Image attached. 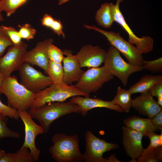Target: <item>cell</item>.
Here are the masks:
<instances>
[{
  "instance_id": "f6af8a7d",
  "label": "cell",
  "mask_w": 162,
  "mask_h": 162,
  "mask_svg": "<svg viewBox=\"0 0 162 162\" xmlns=\"http://www.w3.org/2000/svg\"><path fill=\"white\" fill-rule=\"evenodd\" d=\"M1 114V112H0V114Z\"/></svg>"
},
{
  "instance_id": "8fae6325",
  "label": "cell",
  "mask_w": 162,
  "mask_h": 162,
  "mask_svg": "<svg viewBox=\"0 0 162 162\" xmlns=\"http://www.w3.org/2000/svg\"><path fill=\"white\" fill-rule=\"evenodd\" d=\"M19 71L20 83L32 92L36 93L53 83L48 76L36 70L28 63L24 62Z\"/></svg>"
},
{
  "instance_id": "d590c367",
  "label": "cell",
  "mask_w": 162,
  "mask_h": 162,
  "mask_svg": "<svg viewBox=\"0 0 162 162\" xmlns=\"http://www.w3.org/2000/svg\"><path fill=\"white\" fill-rule=\"evenodd\" d=\"M150 118L157 130H160L162 131V110L153 117Z\"/></svg>"
},
{
  "instance_id": "7bdbcfd3",
  "label": "cell",
  "mask_w": 162,
  "mask_h": 162,
  "mask_svg": "<svg viewBox=\"0 0 162 162\" xmlns=\"http://www.w3.org/2000/svg\"><path fill=\"white\" fill-rule=\"evenodd\" d=\"M5 152L4 151L0 148V159L3 156Z\"/></svg>"
},
{
  "instance_id": "e575fe53",
  "label": "cell",
  "mask_w": 162,
  "mask_h": 162,
  "mask_svg": "<svg viewBox=\"0 0 162 162\" xmlns=\"http://www.w3.org/2000/svg\"><path fill=\"white\" fill-rule=\"evenodd\" d=\"M50 28L58 36L62 35L63 38H65L63 31V26L59 20L54 19Z\"/></svg>"
},
{
  "instance_id": "9c48e42d",
  "label": "cell",
  "mask_w": 162,
  "mask_h": 162,
  "mask_svg": "<svg viewBox=\"0 0 162 162\" xmlns=\"http://www.w3.org/2000/svg\"><path fill=\"white\" fill-rule=\"evenodd\" d=\"M85 138L86 144L83 156L85 162H108L107 158L103 157L104 153L119 147L117 144L99 138L89 130L86 132Z\"/></svg>"
},
{
  "instance_id": "4dcf8cb0",
  "label": "cell",
  "mask_w": 162,
  "mask_h": 162,
  "mask_svg": "<svg viewBox=\"0 0 162 162\" xmlns=\"http://www.w3.org/2000/svg\"><path fill=\"white\" fill-rule=\"evenodd\" d=\"M13 45L12 42L4 30L2 25H0V58L3 56L6 48Z\"/></svg>"
},
{
  "instance_id": "5b68a950",
  "label": "cell",
  "mask_w": 162,
  "mask_h": 162,
  "mask_svg": "<svg viewBox=\"0 0 162 162\" xmlns=\"http://www.w3.org/2000/svg\"><path fill=\"white\" fill-rule=\"evenodd\" d=\"M83 27L94 30L104 35L111 46L122 54L128 63L135 66H142L143 60L142 54L136 46L125 40L119 33L105 31L94 26L84 25Z\"/></svg>"
},
{
  "instance_id": "ffe728a7",
  "label": "cell",
  "mask_w": 162,
  "mask_h": 162,
  "mask_svg": "<svg viewBox=\"0 0 162 162\" xmlns=\"http://www.w3.org/2000/svg\"><path fill=\"white\" fill-rule=\"evenodd\" d=\"M161 82L162 75H146L143 76L137 82L130 86L128 90L132 94L138 93H144L149 92L154 86Z\"/></svg>"
},
{
  "instance_id": "60d3db41",
  "label": "cell",
  "mask_w": 162,
  "mask_h": 162,
  "mask_svg": "<svg viewBox=\"0 0 162 162\" xmlns=\"http://www.w3.org/2000/svg\"><path fill=\"white\" fill-rule=\"evenodd\" d=\"M70 0H58V4L60 5L65 3Z\"/></svg>"
},
{
  "instance_id": "b9f144b4",
  "label": "cell",
  "mask_w": 162,
  "mask_h": 162,
  "mask_svg": "<svg viewBox=\"0 0 162 162\" xmlns=\"http://www.w3.org/2000/svg\"><path fill=\"white\" fill-rule=\"evenodd\" d=\"M4 79V78L3 76L0 73V89Z\"/></svg>"
},
{
  "instance_id": "603a6c76",
  "label": "cell",
  "mask_w": 162,
  "mask_h": 162,
  "mask_svg": "<svg viewBox=\"0 0 162 162\" xmlns=\"http://www.w3.org/2000/svg\"><path fill=\"white\" fill-rule=\"evenodd\" d=\"M95 20L98 24L105 28H110L114 21L111 15L110 3H105L101 5L96 12Z\"/></svg>"
},
{
  "instance_id": "6da1fadb",
  "label": "cell",
  "mask_w": 162,
  "mask_h": 162,
  "mask_svg": "<svg viewBox=\"0 0 162 162\" xmlns=\"http://www.w3.org/2000/svg\"><path fill=\"white\" fill-rule=\"evenodd\" d=\"M53 145L49 149L52 158L57 162L84 161L79 148V139L76 134L68 135L63 133L54 134Z\"/></svg>"
},
{
  "instance_id": "484cf974",
  "label": "cell",
  "mask_w": 162,
  "mask_h": 162,
  "mask_svg": "<svg viewBox=\"0 0 162 162\" xmlns=\"http://www.w3.org/2000/svg\"><path fill=\"white\" fill-rule=\"evenodd\" d=\"M28 0H0V10L4 11L8 17L14 14Z\"/></svg>"
},
{
  "instance_id": "d4e9b609",
  "label": "cell",
  "mask_w": 162,
  "mask_h": 162,
  "mask_svg": "<svg viewBox=\"0 0 162 162\" xmlns=\"http://www.w3.org/2000/svg\"><path fill=\"white\" fill-rule=\"evenodd\" d=\"M47 74L53 83L63 82L64 70L62 63H56L50 60Z\"/></svg>"
},
{
  "instance_id": "277c9868",
  "label": "cell",
  "mask_w": 162,
  "mask_h": 162,
  "mask_svg": "<svg viewBox=\"0 0 162 162\" xmlns=\"http://www.w3.org/2000/svg\"><path fill=\"white\" fill-rule=\"evenodd\" d=\"M76 96H90L80 91L75 85H68L63 82L60 83H53L35 93L34 100L30 109L37 108L51 102L65 101Z\"/></svg>"
},
{
  "instance_id": "d6986e66",
  "label": "cell",
  "mask_w": 162,
  "mask_h": 162,
  "mask_svg": "<svg viewBox=\"0 0 162 162\" xmlns=\"http://www.w3.org/2000/svg\"><path fill=\"white\" fill-rule=\"evenodd\" d=\"M124 123L126 126L140 132L144 136H146L148 132L157 130L149 118H142L134 115L124 119Z\"/></svg>"
},
{
  "instance_id": "ee69618b",
  "label": "cell",
  "mask_w": 162,
  "mask_h": 162,
  "mask_svg": "<svg viewBox=\"0 0 162 162\" xmlns=\"http://www.w3.org/2000/svg\"><path fill=\"white\" fill-rule=\"evenodd\" d=\"M4 20V18L0 10V22H3Z\"/></svg>"
},
{
  "instance_id": "8d00e7d4",
  "label": "cell",
  "mask_w": 162,
  "mask_h": 162,
  "mask_svg": "<svg viewBox=\"0 0 162 162\" xmlns=\"http://www.w3.org/2000/svg\"><path fill=\"white\" fill-rule=\"evenodd\" d=\"M149 92L153 97H162V82L154 86L151 89Z\"/></svg>"
},
{
  "instance_id": "ac0fdd59",
  "label": "cell",
  "mask_w": 162,
  "mask_h": 162,
  "mask_svg": "<svg viewBox=\"0 0 162 162\" xmlns=\"http://www.w3.org/2000/svg\"><path fill=\"white\" fill-rule=\"evenodd\" d=\"M131 107L139 113L151 118L162 110L149 92L141 94L139 96L132 99Z\"/></svg>"
},
{
  "instance_id": "ba28073f",
  "label": "cell",
  "mask_w": 162,
  "mask_h": 162,
  "mask_svg": "<svg viewBox=\"0 0 162 162\" xmlns=\"http://www.w3.org/2000/svg\"><path fill=\"white\" fill-rule=\"evenodd\" d=\"M123 0H116V4L110 3L111 15L114 22L120 25L125 30L128 35V42L136 47L143 54L151 51L153 48L154 39L148 36L139 38L134 34L127 24L120 8V3Z\"/></svg>"
},
{
  "instance_id": "83f0119b",
  "label": "cell",
  "mask_w": 162,
  "mask_h": 162,
  "mask_svg": "<svg viewBox=\"0 0 162 162\" xmlns=\"http://www.w3.org/2000/svg\"><path fill=\"white\" fill-rule=\"evenodd\" d=\"M143 69L152 73H158L162 71V58L152 61L143 60L142 65Z\"/></svg>"
},
{
  "instance_id": "836d02e7",
  "label": "cell",
  "mask_w": 162,
  "mask_h": 162,
  "mask_svg": "<svg viewBox=\"0 0 162 162\" xmlns=\"http://www.w3.org/2000/svg\"><path fill=\"white\" fill-rule=\"evenodd\" d=\"M150 140V144L147 148H155L162 146V134L158 135L154 132H148L147 134Z\"/></svg>"
},
{
  "instance_id": "7402d4cb",
  "label": "cell",
  "mask_w": 162,
  "mask_h": 162,
  "mask_svg": "<svg viewBox=\"0 0 162 162\" xmlns=\"http://www.w3.org/2000/svg\"><path fill=\"white\" fill-rule=\"evenodd\" d=\"M132 94L129 90H126L118 86L115 96L111 101L113 104L120 107L124 112L128 113L131 107Z\"/></svg>"
},
{
  "instance_id": "f35d334b",
  "label": "cell",
  "mask_w": 162,
  "mask_h": 162,
  "mask_svg": "<svg viewBox=\"0 0 162 162\" xmlns=\"http://www.w3.org/2000/svg\"><path fill=\"white\" fill-rule=\"evenodd\" d=\"M108 162H121L116 157L115 154L111 155L110 157L107 158Z\"/></svg>"
},
{
  "instance_id": "52a82bcc",
  "label": "cell",
  "mask_w": 162,
  "mask_h": 162,
  "mask_svg": "<svg viewBox=\"0 0 162 162\" xmlns=\"http://www.w3.org/2000/svg\"><path fill=\"white\" fill-rule=\"evenodd\" d=\"M114 77L104 65L90 68L85 71L75 86L82 92L90 95V93L98 91Z\"/></svg>"
},
{
  "instance_id": "f546056e",
  "label": "cell",
  "mask_w": 162,
  "mask_h": 162,
  "mask_svg": "<svg viewBox=\"0 0 162 162\" xmlns=\"http://www.w3.org/2000/svg\"><path fill=\"white\" fill-rule=\"evenodd\" d=\"M63 51L53 44L49 46L48 56L50 60L58 63H62L64 56Z\"/></svg>"
},
{
  "instance_id": "d6a6232c",
  "label": "cell",
  "mask_w": 162,
  "mask_h": 162,
  "mask_svg": "<svg viewBox=\"0 0 162 162\" xmlns=\"http://www.w3.org/2000/svg\"><path fill=\"white\" fill-rule=\"evenodd\" d=\"M17 110L4 104L0 99V112L3 116L14 118L18 119L19 117L17 114Z\"/></svg>"
},
{
  "instance_id": "7a4b0ae2",
  "label": "cell",
  "mask_w": 162,
  "mask_h": 162,
  "mask_svg": "<svg viewBox=\"0 0 162 162\" xmlns=\"http://www.w3.org/2000/svg\"><path fill=\"white\" fill-rule=\"evenodd\" d=\"M27 111L32 118L39 121L44 133H47L55 120L70 114L80 113V109L78 105L69 101L48 103Z\"/></svg>"
},
{
  "instance_id": "3957f363",
  "label": "cell",
  "mask_w": 162,
  "mask_h": 162,
  "mask_svg": "<svg viewBox=\"0 0 162 162\" xmlns=\"http://www.w3.org/2000/svg\"><path fill=\"white\" fill-rule=\"evenodd\" d=\"M2 94L7 98L8 105L17 110H28L35 98V93L19 83L14 75L4 78L0 89V94Z\"/></svg>"
},
{
  "instance_id": "74e56055",
  "label": "cell",
  "mask_w": 162,
  "mask_h": 162,
  "mask_svg": "<svg viewBox=\"0 0 162 162\" xmlns=\"http://www.w3.org/2000/svg\"><path fill=\"white\" fill-rule=\"evenodd\" d=\"M54 19L51 15L45 14L41 20V25L43 26L50 28Z\"/></svg>"
},
{
  "instance_id": "4fadbf2b",
  "label": "cell",
  "mask_w": 162,
  "mask_h": 162,
  "mask_svg": "<svg viewBox=\"0 0 162 162\" xmlns=\"http://www.w3.org/2000/svg\"><path fill=\"white\" fill-rule=\"evenodd\" d=\"M143 134L127 126L122 127V144L127 155L131 158V162H136L143 148Z\"/></svg>"
},
{
  "instance_id": "9a60e30c",
  "label": "cell",
  "mask_w": 162,
  "mask_h": 162,
  "mask_svg": "<svg viewBox=\"0 0 162 162\" xmlns=\"http://www.w3.org/2000/svg\"><path fill=\"white\" fill-rule=\"evenodd\" d=\"M106 52L99 46L84 45L76 55L81 68H97L104 62Z\"/></svg>"
},
{
  "instance_id": "2e32d148",
  "label": "cell",
  "mask_w": 162,
  "mask_h": 162,
  "mask_svg": "<svg viewBox=\"0 0 162 162\" xmlns=\"http://www.w3.org/2000/svg\"><path fill=\"white\" fill-rule=\"evenodd\" d=\"M63 52L66 56L62 62L64 70L63 82L70 85L73 82L78 81L85 71L81 69L76 55H73L70 50H65Z\"/></svg>"
},
{
  "instance_id": "e0dca14e",
  "label": "cell",
  "mask_w": 162,
  "mask_h": 162,
  "mask_svg": "<svg viewBox=\"0 0 162 162\" xmlns=\"http://www.w3.org/2000/svg\"><path fill=\"white\" fill-rule=\"evenodd\" d=\"M69 101L79 106L80 109V113L83 116H86L90 110L96 108H105L119 112H124L120 107L113 104L111 101H105L98 98L76 96L71 98Z\"/></svg>"
},
{
  "instance_id": "1f68e13d",
  "label": "cell",
  "mask_w": 162,
  "mask_h": 162,
  "mask_svg": "<svg viewBox=\"0 0 162 162\" xmlns=\"http://www.w3.org/2000/svg\"><path fill=\"white\" fill-rule=\"evenodd\" d=\"M3 27L12 42L13 44L16 45L20 44L22 41L19 32L13 27L2 25Z\"/></svg>"
},
{
  "instance_id": "7c38bea8",
  "label": "cell",
  "mask_w": 162,
  "mask_h": 162,
  "mask_svg": "<svg viewBox=\"0 0 162 162\" xmlns=\"http://www.w3.org/2000/svg\"><path fill=\"white\" fill-rule=\"evenodd\" d=\"M17 112L23 122L25 128V140L21 147L29 149L34 161H37L40 151L36 146L35 139L38 135L44 133V130L40 125H38L34 121L27 110H17Z\"/></svg>"
},
{
  "instance_id": "f1b7e54d",
  "label": "cell",
  "mask_w": 162,
  "mask_h": 162,
  "mask_svg": "<svg viewBox=\"0 0 162 162\" xmlns=\"http://www.w3.org/2000/svg\"><path fill=\"white\" fill-rule=\"evenodd\" d=\"M18 27L20 28L18 32L22 38L29 40L34 38L37 31L30 24L26 23L22 25H19Z\"/></svg>"
},
{
  "instance_id": "cb8c5ba5",
  "label": "cell",
  "mask_w": 162,
  "mask_h": 162,
  "mask_svg": "<svg viewBox=\"0 0 162 162\" xmlns=\"http://www.w3.org/2000/svg\"><path fill=\"white\" fill-rule=\"evenodd\" d=\"M162 160V148L160 147L155 148H143L138 159L139 162H157Z\"/></svg>"
},
{
  "instance_id": "8992f818",
  "label": "cell",
  "mask_w": 162,
  "mask_h": 162,
  "mask_svg": "<svg viewBox=\"0 0 162 162\" xmlns=\"http://www.w3.org/2000/svg\"><path fill=\"white\" fill-rule=\"evenodd\" d=\"M104 63V65L109 72L119 79L124 87L127 86L131 74L143 69L142 66H135L125 62L119 52L112 46L106 52Z\"/></svg>"
},
{
  "instance_id": "44dd1931",
  "label": "cell",
  "mask_w": 162,
  "mask_h": 162,
  "mask_svg": "<svg viewBox=\"0 0 162 162\" xmlns=\"http://www.w3.org/2000/svg\"><path fill=\"white\" fill-rule=\"evenodd\" d=\"M34 161L28 148L21 147L16 152L5 153L0 162H34Z\"/></svg>"
},
{
  "instance_id": "30bf717a",
  "label": "cell",
  "mask_w": 162,
  "mask_h": 162,
  "mask_svg": "<svg viewBox=\"0 0 162 162\" xmlns=\"http://www.w3.org/2000/svg\"><path fill=\"white\" fill-rule=\"evenodd\" d=\"M28 46L22 40L18 44L9 46L6 53L0 58V73L4 78L10 76L12 72L19 70L24 62V57Z\"/></svg>"
},
{
  "instance_id": "ab89813d",
  "label": "cell",
  "mask_w": 162,
  "mask_h": 162,
  "mask_svg": "<svg viewBox=\"0 0 162 162\" xmlns=\"http://www.w3.org/2000/svg\"><path fill=\"white\" fill-rule=\"evenodd\" d=\"M158 104L161 107H162V97L158 98V100L157 101Z\"/></svg>"
},
{
  "instance_id": "4316f807",
  "label": "cell",
  "mask_w": 162,
  "mask_h": 162,
  "mask_svg": "<svg viewBox=\"0 0 162 162\" xmlns=\"http://www.w3.org/2000/svg\"><path fill=\"white\" fill-rule=\"evenodd\" d=\"M8 120L7 117L0 114V139L7 137L20 138V135L19 133L8 128L7 125Z\"/></svg>"
},
{
  "instance_id": "5bb4252c",
  "label": "cell",
  "mask_w": 162,
  "mask_h": 162,
  "mask_svg": "<svg viewBox=\"0 0 162 162\" xmlns=\"http://www.w3.org/2000/svg\"><path fill=\"white\" fill-rule=\"evenodd\" d=\"M53 41L52 39L49 38L38 42L34 48L26 52L24 57V62L38 66L47 74L50 61L48 50Z\"/></svg>"
}]
</instances>
